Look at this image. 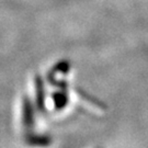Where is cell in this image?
Here are the masks:
<instances>
[{
    "label": "cell",
    "mask_w": 148,
    "mask_h": 148,
    "mask_svg": "<svg viewBox=\"0 0 148 148\" xmlns=\"http://www.w3.org/2000/svg\"><path fill=\"white\" fill-rule=\"evenodd\" d=\"M48 81L51 82V85L56 88L52 93V101L55 110L57 111L64 110L69 103L68 84L63 79L57 80L56 77L52 75H48Z\"/></svg>",
    "instance_id": "6da1fadb"
},
{
    "label": "cell",
    "mask_w": 148,
    "mask_h": 148,
    "mask_svg": "<svg viewBox=\"0 0 148 148\" xmlns=\"http://www.w3.org/2000/svg\"><path fill=\"white\" fill-rule=\"evenodd\" d=\"M35 113H36V108L33 104L32 100L29 97H24L22 100L21 106V123L24 131V136L35 133L34 132Z\"/></svg>",
    "instance_id": "7a4b0ae2"
},
{
    "label": "cell",
    "mask_w": 148,
    "mask_h": 148,
    "mask_svg": "<svg viewBox=\"0 0 148 148\" xmlns=\"http://www.w3.org/2000/svg\"><path fill=\"white\" fill-rule=\"evenodd\" d=\"M34 87H35V108L37 111L44 113L46 109L45 103V88L44 82L40 76H35L34 78Z\"/></svg>",
    "instance_id": "3957f363"
},
{
    "label": "cell",
    "mask_w": 148,
    "mask_h": 148,
    "mask_svg": "<svg viewBox=\"0 0 148 148\" xmlns=\"http://www.w3.org/2000/svg\"><path fill=\"white\" fill-rule=\"evenodd\" d=\"M24 142L30 147H48L52 144V137L46 134L32 133L24 136Z\"/></svg>",
    "instance_id": "277c9868"
}]
</instances>
